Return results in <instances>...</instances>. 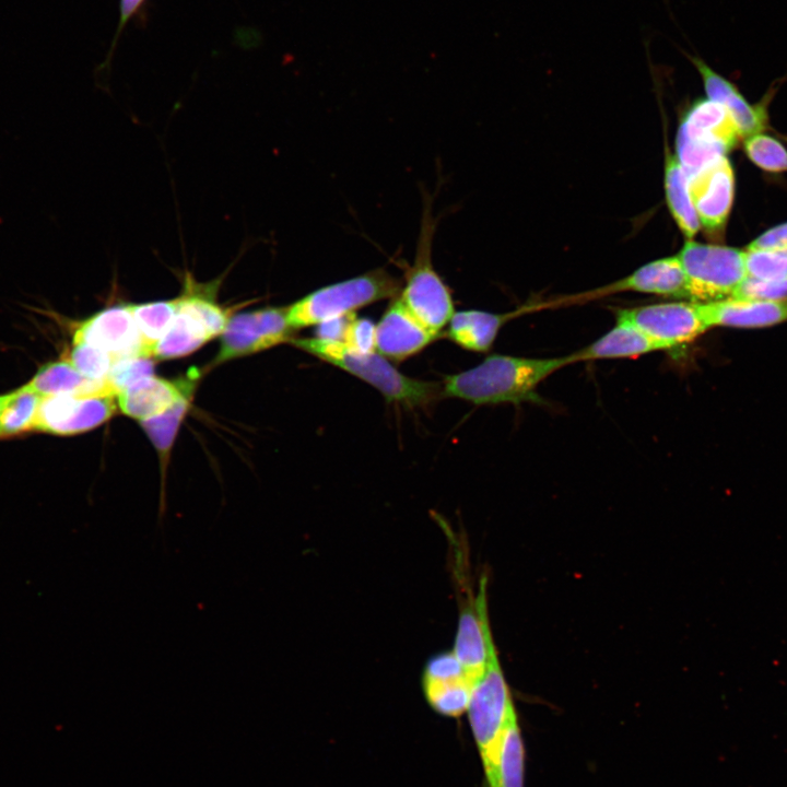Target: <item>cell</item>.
<instances>
[{
	"label": "cell",
	"instance_id": "19",
	"mask_svg": "<svg viewBox=\"0 0 787 787\" xmlns=\"http://www.w3.org/2000/svg\"><path fill=\"white\" fill-rule=\"evenodd\" d=\"M519 314L520 309L503 314L477 309L456 312L446 334L465 350L486 352L492 348L502 327Z\"/></svg>",
	"mask_w": 787,
	"mask_h": 787
},
{
	"label": "cell",
	"instance_id": "24",
	"mask_svg": "<svg viewBox=\"0 0 787 787\" xmlns=\"http://www.w3.org/2000/svg\"><path fill=\"white\" fill-rule=\"evenodd\" d=\"M177 306V298L128 305L140 333L141 356L150 357L152 348L169 328Z\"/></svg>",
	"mask_w": 787,
	"mask_h": 787
},
{
	"label": "cell",
	"instance_id": "14",
	"mask_svg": "<svg viewBox=\"0 0 787 787\" xmlns=\"http://www.w3.org/2000/svg\"><path fill=\"white\" fill-rule=\"evenodd\" d=\"M709 327L765 328L787 321V297H728L700 303Z\"/></svg>",
	"mask_w": 787,
	"mask_h": 787
},
{
	"label": "cell",
	"instance_id": "32",
	"mask_svg": "<svg viewBox=\"0 0 787 787\" xmlns=\"http://www.w3.org/2000/svg\"><path fill=\"white\" fill-rule=\"evenodd\" d=\"M375 327L371 320L355 318L350 320L342 342L350 348L363 352H375Z\"/></svg>",
	"mask_w": 787,
	"mask_h": 787
},
{
	"label": "cell",
	"instance_id": "4",
	"mask_svg": "<svg viewBox=\"0 0 787 787\" xmlns=\"http://www.w3.org/2000/svg\"><path fill=\"white\" fill-rule=\"evenodd\" d=\"M431 203L430 199L424 201L415 256L406 272L398 298L425 328L439 336L455 312L450 291L432 260L436 221Z\"/></svg>",
	"mask_w": 787,
	"mask_h": 787
},
{
	"label": "cell",
	"instance_id": "15",
	"mask_svg": "<svg viewBox=\"0 0 787 787\" xmlns=\"http://www.w3.org/2000/svg\"><path fill=\"white\" fill-rule=\"evenodd\" d=\"M688 58L700 73L707 98L723 105L735 121L742 141L763 133L768 126L766 104H750L738 87L713 70L701 57Z\"/></svg>",
	"mask_w": 787,
	"mask_h": 787
},
{
	"label": "cell",
	"instance_id": "21",
	"mask_svg": "<svg viewBox=\"0 0 787 787\" xmlns=\"http://www.w3.org/2000/svg\"><path fill=\"white\" fill-rule=\"evenodd\" d=\"M665 196L669 212L686 239H692L701 223L691 197L690 179L676 153L667 151L665 160Z\"/></svg>",
	"mask_w": 787,
	"mask_h": 787
},
{
	"label": "cell",
	"instance_id": "16",
	"mask_svg": "<svg viewBox=\"0 0 787 787\" xmlns=\"http://www.w3.org/2000/svg\"><path fill=\"white\" fill-rule=\"evenodd\" d=\"M196 375L178 380H167L153 375L144 376L117 396L121 412L130 418L142 421L157 415L189 392H193Z\"/></svg>",
	"mask_w": 787,
	"mask_h": 787
},
{
	"label": "cell",
	"instance_id": "1",
	"mask_svg": "<svg viewBox=\"0 0 787 787\" xmlns=\"http://www.w3.org/2000/svg\"><path fill=\"white\" fill-rule=\"evenodd\" d=\"M571 354L559 357H521L491 354L479 365L444 379L442 396L473 404L538 403V386L566 365Z\"/></svg>",
	"mask_w": 787,
	"mask_h": 787
},
{
	"label": "cell",
	"instance_id": "34",
	"mask_svg": "<svg viewBox=\"0 0 787 787\" xmlns=\"http://www.w3.org/2000/svg\"><path fill=\"white\" fill-rule=\"evenodd\" d=\"M354 316L355 314H351L318 325L315 337L325 340L343 341L348 325Z\"/></svg>",
	"mask_w": 787,
	"mask_h": 787
},
{
	"label": "cell",
	"instance_id": "9",
	"mask_svg": "<svg viewBox=\"0 0 787 787\" xmlns=\"http://www.w3.org/2000/svg\"><path fill=\"white\" fill-rule=\"evenodd\" d=\"M117 397L60 395L42 399L34 430L69 436L96 428L117 411Z\"/></svg>",
	"mask_w": 787,
	"mask_h": 787
},
{
	"label": "cell",
	"instance_id": "25",
	"mask_svg": "<svg viewBox=\"0 0 787 787\" xmlns=\"http://www.w3.org/2000/svg\"><path fill=\"white\" fill-rule=\"evenodd\" d=\"M192 392H189L166 411L140 421L142 428L158 453L162 466L167 461L176 432L187 412Z\"/></svg>",
	"mask_w": 787,
	"mask_h": 787
},
{
	"label": "cell",
	"instance_id": "13",
	"mask_svg": "<svg viewBox=\"0 0 787 787\" xmlns=\"http://www.w3.org/2000/svg\"><path fill=\"white\" fill-rule=\"evenodd\" d=\"M437 338L395 298L375 327V350L387 360L402 361Z\"/></svg>",
	"mask_w": 787,
	"mask_h": 787
},
{
	"label": "cell",
	"instance_id": "35",
	"mask_svg": "<svg viewBox=\"0 0 787 787\" xmlns=\"http://www.w3.org/2000/svg\"><path fill=\"white\" fill-rule=\"evenodd\" d=\"M144 1L145 0H120V14L116 38L119 36L129 20L138 12Z\"/></svg>",
	"mask_w": 787,
	"mask_h": 787
},
{
	"label": "cell",
	"instance_id": "22",
	"mask_svg": "<svg viewBox=\"0 0 787 787\" xmlns=\"http://www.w3.org/2000/svg\"><path fill=\"white\" fill-rule=\"evenodd\" d=\"M211 340L204 326L191 314L178 308L166 332L154 344L150 357L171 360L188 355Z\"/></svg>",
	"mask_w": 787,
	"mask_h": 787
},
{
	"label": "cell",
	"instance_id": "7",
	"mask_svg": "<svg viewBox=\"0 0 787 787\" xmlns=\"http://www.w3.org/2000/svg\"><path fill=\"white\" fill-rule=\"evenodd\" d=\"M615 318L632 324L659 351L685 346L709 330L700 303L672 301L615 309Z\"/></svg>",
	"mask_w": 787,
	"mask_h": 787
},
{
	"label": "cell",
	"instance_id": "17",
	"mask_svg": "<svg viewBox=\"0 0 787 787\" xmlns=\"http://www.w3.org/2000/svg\"><path fill=\"white\" fill-rule=\"evenodd\" d=\"M638 292L659 296L686 298V281L678 256L650 261L623 279L615 281L595 294Z\"/></svg>",
	"mask_w": 787,
	"mask_h": 787
},
{
	"label": "cell",
	"instance_id": "33",
	"mask_svg": "<svg viewBox=\"0 0 787 787\" xmlns=\"http://www.w3.org/2000/svg\"><path fill=\"white\" fill-rule=\"evenodd\" d=\"M787 246V222L776 225L753 239L745 249H772Z\"/></svg>",
	"mask_w": 787,
	"mask_h": 787
},
{
	"label": "cell",
	"instance_id": "10",
	"mask_svg": "<svg viewBox=\"0 0 787 787\" xmlns=\"http://www.w3.org/2000/svg\"><path fill=\"white\" fill-rule=\"evenodd\" d=\"M485 586L486 580L482 578L477 595H470L460 603L453 649L473 685L484 673L492 656L497 653L489 622Z\"/></svg>",
	"mask_w": 787,
	"mask_h": 787
},
{
	"label": "cell",
	"instance_id": "12",
	"mask_svg": "<svg viewBox=\"0 0 787 787\" xmlns=\"http://www.w3.org/2000/svg\"><path fill=\"white\" fill-rule=\"evenodd\" d=\"M84 342L114 360L140 355L141 338L128 305L107 307L80 322L72 343ZM141 356V355H140Z\"/></svg>",
	"mask_w": 787,
	"mask_h": 787
},
{
	"label": "cell",
	"instance_id": "18",
	"mask_svg": "<svg viewBox=\"0 0 787 787\" xmlns=\"http://www.w3.org/2000/svg\"><path fill=\"white\" fill-rule=\"evenodd\" d=\"M659 351L658 346L632 324L615 318L614 326L600 338L571 354L580 361L633 359Z\"/></svg>",
	"mask_w": 787,
	"mask_h": 787
},
{
	"label": "cell",
	"instance_id": "8",
	"mask_svg": "<svg viewBox=\"0 0 787 787\" xmlns=\"http://www.w3.org/2000/svg\"><path fill=\"white\" fill-rule=\"evenodd\" d=\"M293 330L287 320V307H266L233 315L222 332L214 362L222 363L291 341Z\"/></svg>",
	"mask_w": 787,
	"mask_h": 787
},
{
	"label": "cell",
	"instance_id": "36",
	"mask_svg": "<svg viewBox=\"0 0 787 787\" xmlns=\"http://www.w3.org/2000/svg\"><path fill=\"white\" fill-rule=\"evenodd\" d=\"M4 399H5V395H1L0 396V411H1L2 404L4 402Z\"/></svg>",
	"mask_w": 787,
	"mask_h": 787
},
{
	"label": "cell",
	"instance_id": "26",
	"mask_svg": "<svg viewBox=\"0 0 787 787\" xmlns=\"http://www.w3.org/2000/svg\"><path fill=\"white\" fill-rule=\"evenodd\" d=\"M502 787H524L525 748L518 725L514 717L504 733L501 754Z\"/></svg>",
	"mask_w": 787,
	"mask_h": 787
},
{
	"label": "cell",
	"instance_id": "28",
	"mask_svg": "<svg viewBox=\"0 0 787 787\" xmlns=\"http://www.w3.org/2000/svg\"><path fill=\"white\" fill-rule=\"evenodd\" d=\"M747 277L774 279L787 277V246L772 249H744Z\"/></svg>",
	"mask_w": 787,
	"mask_h": 787
},
{
	"label": "cell",
	"instance_id": "31",
	"mask_svg": "<svg viewBox=\"0 0 787 787\" xmlns=\"http://www.w3.org/2000/svg\"><path fill=\"white\" fill-rule=\"evenodd\" d=\"M731 297L783 298L787 297V277L754 279L747 277Z\"/></svg>",
	"mask_w": 787,
	"mask_h": 787
},
{
	"label": "cell",
	"instance_id": "5",
	"mask_svg": "<svg viewBox=\"0 0 787 787\" xmlns=\"http://www.w3.org/2000/svg\"><path fill=\"white\" fill-rule=\"evenodd\" d=\"M741 140L726 108L709 98H701L690 106L680 122L676 155L691 179L727 156Z\"/></svg>",
	"mask_w": 787,
	"mask_h": 787
},
{
	"label": "cell",
	"instance_id": "23",
	"mask_svg": "<svg viewBox=\"0 0 787 787\" xmlns=\"http://www.w3.org/2000/svg\"><path fill=\"white\" fill-rule=\"evenodd\" d=\"M42 399L26 384L5 393L0 411V438L33 431Z\"/></svg>",
	"mask_w": 787,
	"mask_h": 787
},
{
	"label": "cell",
	"instance_id": "3",
	"mask_svg": "<svg viewBox=\"0 0 787 787\" xmlns=\"http://www.w3.org/2000/svg\"><path fill=\"white\" fill-rule=\"evenodd\" d=\"M402 283L384 268L317 289L287 307L295 330L355 314L356 309L397 297Z\"/></svg>",
	"mask_w": 787,
	"mask_h": 787
},
{
	"label": "cell",
	"instance_id": "11",
	"mask_svg": "<svg viewBox=\"0 0 787 787\" xmlns=\"http://www.w3.org/2000/svg\"><path fill=\"white\" fill-rule=\"evenodd\" d=\"M690 191L701 227L710 235H721L735 198V173L728 157L692 177Z\"/></svg>",
	"mask_w": 787,
	"mask_h": 787
},
{
	"label": "cell",
	"instance_id": "6",
	"mask_svg": "<svg viewBox=\"0 0 787 787\" xmlns=\"http://www.w3.org/2000/svg\"><path fill=\"white\" fill-rule=\"evenodd\" d=\"M686 299L697 303L731 297L747 278L744 249L686 239L678 252Z\"/></svg>",
	"mask_w": 787,
	"mask_h": 787
},
{
	"label": "cell",
	"instance_id": "29",
	"mask_svg": "<svg viewBox=\"0 0 787 787\" xmlns=\"http://www.w3.org/2000/svg\"><path fill=\"white\" fill-rule=\"evenodd\" d=\"M67 360L81 375L92 380L105 379L114 364L107 352L84 342L72 343Z\"/></svg>",
	"mask_w": 787,
	"mask_h": 787
},
{
	"label": "cell",
	"instance_id": "2",
	"mask_svg": "<svg viewBox=\"0 0 787 787\" xmlns=\"http://www.w3.org/2000/svg\"><path fill=\"white\" fill-rule=\"evenodd\" d=\"M298 349L328 362L376 388L389 402L407 407H424L442 396V386L410 378L393 367L379 353H363L342 341L317 337L292 339Z\"/></svg>",
	"mask_w": 787,
	"mask_h": 787
},
{
	"label": "cell",
	"instance_id": "27",
	"mask_svg": "<svg viewBox=\"0 0 787 787\" xmlns=\"http://www.w3.org/2000/svg\"><path fill=\"white\" fill-rule=\"evenodd\" d=\"M749 160L766 172H787V149L775 138L759 133L743 140Z\"/></svg>",
	"mask_w": 787,
	"mask_h": 787
},
{
	"label": "cell",
	"instance_id": "30",
	"mask_svg": "<svg viewBox=\"0 0 787 787\" xmlns=\"http://www.w3.org/2000/svg\"><path fill=\"white\" fill-rule=\"evenodd\" d=\"M154 363L151 357L130 356L116 361L105 380L117 397L124 389L136 380L150 376L153 373Z\"/></svg>",
	"mask_w": 787,
	"mask_h": 787
},
{
	"label": "cell",
	"instance_id": "20",
	"mask_svg": "<svg viewBox=\"0 0 787 787\" xmlns=\"http://www.w3.org/2000/svg\"><path fill=\"white\" fill-rule=\"evenodd\" d=\"M26 385L43 398L60 395L116 397L105 379L84 377L67 359L46 363Z\"/></svg>",
	"mask_w": 787,
	"mask_h": 787
}]
</instances>
